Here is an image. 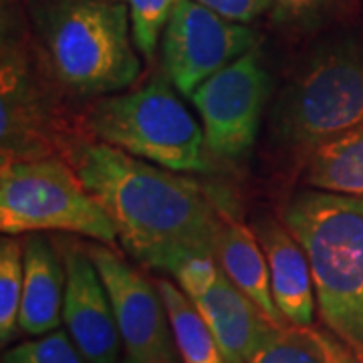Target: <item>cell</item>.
Instances as JSON below:
<instances>
[{
    "label": "cell",
    "instance_id": "6da1fadb",
    "mask_svg": "<svg viewBox=\"0 0 363 363\" xmlns=\"http://www.w3.org/2000/svg\"><path fill=\"white\" fill-rule=\"evenodd\" d=\"M73 168L143 267L174 274L184 260L214 255L224 212L196 180L104 142L79 145Z\"/></svg>",
    "mask_w": 363,
    "mask_h": 363
},
{
    "label": "cell",
    "instance_id": "7a4b0ae2",
    "mask_svg": "<svg viewBox=\"0 0 363 363\" xmlns=\"http://www.w3.org/2000/svg\"><path fill=\"white\" fill-rule=\"evenodd\" d=\"M283 222L311 267L317 313L363 362V198L307 188Z\"/></svg>",
    "mask_w": 363,
    "mask_h": 363
},
{
    "label": "cell",
    "instance_id": "3957f363",
    "mask_svg": "<svg viewBox=\"0 0 363 363\" xmlns=\"http://www.w3.org/2000/svg\"><path fill=\"white\" fill-rule=\"evenodd\" d=\"M52 73L79 95H111L140 77L123 0H45L37 11Z\"/></svg>",
    "mask_w": 363,
    "mask_h": 363
},
{
    "label": "cell",
    "instance_id": "277c9868",
    "mask_svg": "<svg viewBox=\"0 0 363 363\" xmlns=\"http://www.w3.org/2000/svg\"><path fill=\"white\" fill-rule=\"evenodd\" d=\"M363 125V45L343 39L317 51L279 93L272 133L295 150L315 147Z\"/></svg>",
    "mask_w": 363,
    "mask_h": 363
},
{
    "label": "cell",
    "instance_id": "5b68a950",
    "mask_svg": "<svg viewBox=\"0 0 363 363\" xmlns=\"http://www.w3.org/2000/svg\"><path fill=\"white\" fill-rule=\"evenodd\" d=\"M87 121L97 142L160 168L180 174L208 168L204 130L162 79L138 91L107 95L93 105Z\"/></svg>",
    "mask_w": 363,
    "mask_h": 363
},
{
    "label": "cell",
    "instance_id": "8992f818",
    "mask_svg": "<svg viewBox=\"0 0 363 363\" xmlns=\"http://www.w3.org/2000/svg\"><path fill=\"white\" fill-rule=\"evenodd\" d=\"M0 230L25 234L63 230L117 247L113 218L79 178L52 156L4 162L0 168Z\"/></svg>",
    "mask_w": 363,
    "mask_h": 363
},
{
    "label": "cell",
    "instance_id": "52a82bcc",
    "mask_svg": "<svg viewBox=\"0 0 363 363\" xmlns=\"http://www.w3.org/2000/svg\"><path fill=\"white\" fill-rule=\"evenodd\" d=\"M271 89L269 71L257 49L206 79L190 95L202 117L206 150L222 160L247 156L257 142Z\"/></svg>",
    "mask_w": 363,
    "mask_h": 363
},
{
    "label": "cell",
    "instance_id": "ba28073f",
    "mask_svg": "<svg viewBox=\"0 0 363 363\" xmlns=\"http://www.w3.org/2000/svg\"><path fill=\"white\" fill-rule=\"evenodd\" d=\"M248 26L224 18L198 0H178L164 30V69L184 95L255 49Z\"/></svg>",
    "mask_w": 363,
    "mask_h": 363
},
{
    "label": "cell",
    "instance_id": "9c48e42d",
    "mask_svg": "<svg viewBox=\"0 0 363 363\" xmlns=\"http://www.w3.org/2000/svg\"><path fill=\"white\" fill-rule=\"evenodd\" d=\"M87 250L104 279L125 355L143 363H182L157 285L121 259L116 247L97 242Z\"/></svg>",
    "mask_w": 363,
    "mask_h": 363
},
{
    "label": "cell",
    "instance_id": "30bf717a",
    "mask_svg": "<svg viewBox=\"0 0 363 363\" xmlns=\"http://www.w3.org/2000/svg\"><path fill=\"white\" fill-rule=\"evenodd\" d=\"M67 333L89 363H119L121 335L104 279L87 248L69 245L63 255Z\"/></svg>",
    "mask_w": 363,
    "mask_h": 363
},
{
    "label": "cell",
    "instance_id": "8fae6325",
    "mask_svg": "<svg viewBox=\"0 0 363 363\" xmlns=\"http://www.w3.org/2000/svg\"><path fill=\"white\" fill-rule=\"evenodd\" d=\"M0 147L2 164L13 160L51 156L47 109L28 71L26 59L14 45H2L0 71Z\"/></svg>",
    "mask_w": 363,
    "mask_h": 363
},
{
    "label": "cell",
    "instance_id": "7c38bea8",
    "mask_svg": "<svg viewBox=\"0 0 363 363\" xmlns=\"http://www.w3.org/2000/svg\"><path fill=\"white\" fill-rule=\"evenodd\" d=\"M257 236L267 255L272 298L289 325L311 327L315 321V285L309 260L298 240L283 222L262 218Z\"/></svg>",
    "mask_w": 363,
    "mask_h": 363
},
{
    "label": "cell",
    "instance_id": "4fadbf2b",
    "mask_svg": "<svg viewBox=\"0 0 363 363\" xmlns=\"http://www.w3.org/2000/svg\"><path fill=\"white\" fill-rule=\"evenodd\" d=\"M194 303L210 325L226 363H248L252 351L272 329L259 305L234 285L224 271Z\"/></svg>",
    "mask_w": 363,
    "mask_h": 363
},
{
    "label": "cell",
    "instance_id": "5bb4252c",
    "mask_svg": "<svg viewBox=\"0 0 363 363\" xmlns=\"http://www.w3.org/2000/svg\"><path fill=\"white\" fill-rule=\"evenodd\" d=\"M65 298V264L51 242L33 234L25 240V286L18 325L28 335H47L59 329Z\"/></svg>",
    "mask_w": 363,
    "mask_h": 363
},
{
    "label": "cell",
    "instance_id": "9a60e30c",
    "mask_svg": "<svg viewBox=\"0 0 363 363\" xmlns=\"http://www.w3.org/2000/svg\"><path fill=\"white\" fill-rule=\"evenodd\" d=\"M214 257L224 274L259 305L272 327L289 325L272 298L269 262L255 230H250L240 220L222 214Z\"/></svg>",
    "mask_w": 363,
    "mask_h": 363
},
{
    "label": "cell",
    "instance_id": "2e32d148",
    "mask_svg": "<svg viewBox=\"0 0 363 363\" xmlns=\"http://www.w3.org/2000/svg\"><path fill=\"white\" fill-rule=\"evenodd\" d=\"M303 182L315 190L363 198V125L309 152Z\"/></svg>",
    "mask_w": 363,
    "mask_h": 363
},
{
    "label": "cell",
    "instance_id": "e0dca14e",
    "mask_svg": "<svg viewBox=\"0 0 363 363\" xmlns=\"http://www.w3.org/2000/svg\"><path fill=\"white\" fill-rule=\"evenodd\" d=\"M157 289L168 311L182 363H226L218 341L194 301L168 279H160Z\"/></svg>",
    "mask_w": 363,
    "mask_h": 363
},
{
    "label": "cell",
    "instance_id": "ac0fdd59",
    "mask_svg": "<svg viewBox=\"0 0 363 363\" xmlns=\"http://www.w3.org/2000/svg\"><path fill=\"white\" fill-rule=\"evenodd\" d=\"M25 286V242L13 234L0 240V343L6 347L16 335Z\"/></svg>",
    "mask_w": 363,
    "mask_h": 363
},
{
    "label": "cell",
    "instance_id": "d6986e66",
    "mask_svg": "<svg viewBox=\"0 0 363 363\" xmlns=\"http://www.w3.org/2000/svg\"><path fill=\"white\" fill-rule=\"evenodd\" d=\"M248 363H325V357L315 329L286 325L272 327Z\"/></svg>",
    "mask_w": 363,
    "mask_h": 363
},
{
    "label": "cell",
    "instance_id": "ffe728a7",
    "mask_svg": "<svg viewBox=\"0 0 363 363\" xmlns=\"http://www.w3.org/2000/svg\"><path fill=\"white\" fill-rule=\"evenodd\" d=\"M128 4L131 35L135 49L143 57H152L162 33L168 26L172 11L178 0H123Z\"/></svg>",
    "mask_w": 363,
    "mask_h": 363
},
{
    "label": "cell",
    "instance_id": "44dd1931",
    "mask_svg": "<svg viewBox=\"0 0 363 363\" xmlns=\"http://www.w3.org/2000/svg\"><path fill=\"white\" fill-rule=\"evenodd\" d=\"M2 363H89L69 333L55 329L39 339L25 341L2 355Z\"/></svg>",
    "mask_w": 363,
    "mask_h": 363
},
{
    "label": "cell",
    "instance_id": "7402d4cb",
    "mask_svg": "<svg viewBox=\"0 0 363 363\" xmlns=\"http://www.w3.org/2000/svg\"><path fill=\"white\" fill-rule=\"evenodd\" d=\"M220 271V264L214 255H198L184 260L172 277L176 279L182 291L194 301L216 283Z\"/></svg>",
    "mask_w": 363,
    "mask_h": 363
},
{
    "label": "cell",
    "instance_id": "603a6c76",
    "mask_svg": "<svg viewBox=\"0 0 363 363\" xmlns=\"http://www.w3.org/2000/svg\"><path fill=\"white\" fill-rule=\"evenodd\" d=\"M339 0H272L274 18L286 25H313Z\"/></svg>",
    "mask_w": 363,
    "mask_h": 363
},
{
    "label": "cell",
    "instance_id": "cb8c5ba5",
    "mask_svg": "<svg viewBox=\"0 0 363 363\" xmlns=\"http://www.w3.org/2000/svg\"><path fill=\"white\" fill-rule=\"evenodd\" d=\"M198 2H202L210 11L218 13L224 18L240 25H247L272 9V0H198Z\"/></svg>",
    "mask_w": 363,
    "mask_h": 363
},
{
    "label": "cell",
    "instance_id": "d4e9b609",
    "mask_svg": "<svg viewBox=\"0 0 363 363\" xmlns=\"http://www.w3.org/2000/svg\"><path fill=\"white\" fill-rule=\"evenodd\" d=\"M315 335L319 339V345L323 350L325 363H363L355 351L351 350L347 343H343L341 339L335 337L331 331H315Z\"/></svg>",
    "mask_w": 363,
    "mask_h": 363
},
{
    "label": "cell",
    "instance_id": "484cf974",
    "mask_svg": "<svg viewBox=\"0 0 363 363\" xmlns=\"http://www.w3.org/2000/svg\"><path fill=\"white\" fill-rule=\"evenodd\" d=\"M119 363H143V362H140V359H133V357H130V355H125V357H123Z\"/></svg>",
    "mask_w": 363,
    "mask_h": 363
}]
</instances>
